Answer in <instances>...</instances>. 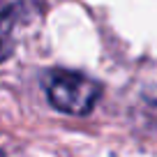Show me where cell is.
<instances>
[{
	"instance_id": "obj_1",
	"label": "cell",
	"mask_w": 157,
	"mask_h": 157,
	"mask_svg": "<svg viewBox=\"0 0 157 157\" xmlns=\"http://www.w3.org/2000/svg\"><path fill=\"white\" fill-rule=\"evenodd\" d=\"M44 93L53 109L69 116H86L97 104L102 88L86 74L53 69L44 76Z\"/></svg>"
},
{
	"instance_id": "obj_2",
	"label": "cell",
	"mask_w": 157,
	"mask_h": 157,
	"mask_svg": "<svg viewBox=\"0 0 157 157\" xmlns=\"http://www.w3.org/2000/svg\"><path fill=\"white\" fill-rule=\"evenodd\" d=\"M16 19H19V12H16V10L0 12V63L7 60L12 56V51H14Z\"/></svg>"
}]
</instances>
